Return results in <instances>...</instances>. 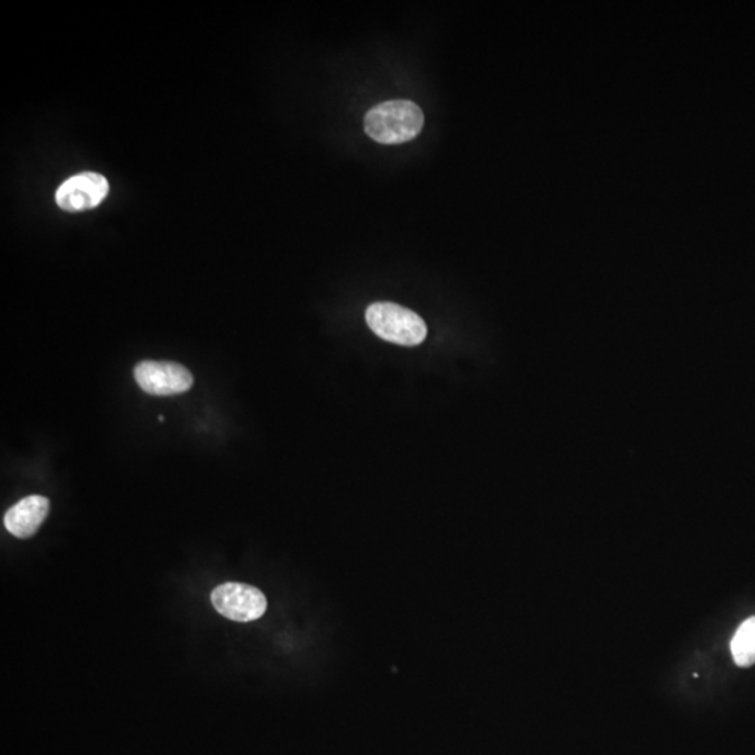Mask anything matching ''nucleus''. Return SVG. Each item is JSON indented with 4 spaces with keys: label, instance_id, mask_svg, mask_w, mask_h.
Returning <instances> with one entry per match:
<instances>
[{
    "label": "nucleus",
    "instance_id": "f257e3e1",
    "mask_svg": "<svg viewBox=\"0 0 755 755\" xmlns=\"http://www.w3.org/2000/svg\"><path fill=\"white\" fill-rule=\"evenodd\" d=\"M424 126V114L413 101L378 104L365 114V134L381 144H401L416 139Z\"/></svg>",
    "mask_w": 755,
    "mask_h": 755
},
{
    "label": "nucleus",
    "instance_id": "f03ea898",
    "mask_svg": "<svg viewBox=\"0 0 755 755\" xmlns=\"http://www.w3.org/2000/svg\"><path fill=\"white\" fill-rule=\"evenodd\" d=\"M365 320L378 337L393 345L411 347L421 345L427 337L426 322L416 312L393 302L370 305Z\"/></svg>",
    "mask_w": 755,
    "mask_h": 755
},
{
    "label": "nucleus",
    "instance_id": "7ed1b4c3",
    "mask_svg": "<svg viewBox=\"0 0 755 755\" xmlns=\"http://www.w3.org/2000/svg\"><path fill=\"white\" fill-rule=\"evenodd\" d=\"M212 604L218 614L236 622H251L263 617L268 599L263 592L241 582H226L212 592Z\"/></svg>",
    "mask_w": 755,
    "mask_h": 755
},
{
    "label": "nucleus",
    "instance_id": "20e7f679",
    "mask_svg": "<svg viewBox=\"0 0 755 755\" xmlns=\"http://www.w3.org/2000/svg\"><path fill=\"white\" fill-rule=\"evenodd\" d=\"M134 375L140 389L152 396L180 395L193 385L192 373L172 361H140Z\"/></svg>",
    "mask_w": 755,
    "mask_h": 755
},
{
    "label": "nucleus",
    "instance_id": "39448f33",
    "mask_svg": "<svg viewBox=\"0 0 755 755\" xmlns=\"http://www.w3.org/2000/svg\"><path fill=\"white\" fill-rule=\"evenodd\" d=\"M109 192L106 177L97 172H81L69 178L56 190V203L66 212L91 210L103 203Z\"/></svg>",
    "mask_w": 755,
    "mask_h": 755
},
{
    "label": "nucleus",
    "instance_id": "423d86ee",
    "mask_svg": "<svg viewBox=\"0 0 755 755\" xmlns=\"http://www.w3.org/2000/svg\"><path fill=\"white\" fill-rule=\"evenodd\" d=\"M50 510V500L42 495L23 498L5 513V528L16 538H32L47 520Z\"/></svg>",
    "mask_w": 755,
    "mask_h": 755
},
{
    "label": "nucleus",
    "instance_id": "0eeeda50",
    "mask_svg": "<svg viewBox=\"0 0 755 755\" xmlns=\"http://www.w3.org/2000/svg\"><path fill=\"white\" fill-rule=\"evenodd\" d=\"M732 655L740 668H749L755 663V617L740 625L732 640Z\"/></svg>",
    "mask_w": 755,
    "mask_h": 755
}]
</instances>
